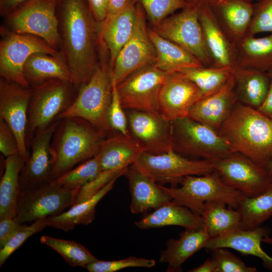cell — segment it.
<instances>
[{"label":"cell","mask_w":272,"mask_h":272,"mask_svg":"<svg viewBox=\"0 0 272 272\" xmlns=\"http://www.w3.org/2000/svg\"><path fill=\"white\" fill-rule=\"evenodd\" d=\"M40 242L56 251L72 266L85 267L98 260L86 247L76 241L43 235Z\"/></svg>","instance_id":"74e56055"},{"label":"cell","mask_w":272,"mask_h":272,"mask_svg":"<svg viewBox=\"0 0 272 272\" xmlns=\"http://www.w3.org/2000/svg\"><path fill=\"white\" fill-rule=\"evenodd\" d=\"M168 74L153 64L142 67L116 85L123 109L159 111L158 96Z\"/></svg>","instance_id":"4fadbf2b"},{"label":"cell","mask_w":272,"mask_h":272,"mask_svg":"<svg viewBox=\"0 0 272 272\" xmlns=\"http://www.w3.org/2000/svg\"><path fill=\"white\" fill-rule=\"evenodd\" d=\"M137 5V0H129L118 14L100 23L101 40L108 52L111 71L117 56L133 32Z\"/></svg>","instance_id":"cb8c5ba5"},{"label":"cell","mask_w":272,"mask_h":272,"mask_svg":"<svg viewBox=\"0 0 272 272\" xmlns=\"http://www.w3.org/2000/svg\"><path fill=\"white\" fill-rule=\"evenodd\" d=\"M238 101L258 109L267 94L270 81L269 72L236 66L233 72Z\"/></svg>","instance_id":"f546056e"},{"label":"cell","mask_w":272,"mask_h":272,"mask_svg":"<svg viewBox=\"0 0 272 272\" xmlns=\"http://www.w3.org/2000/svg\"><path fill=\"white\" fill-rule=\"evenodd\" d=\"M142 152L131 136L119 133L106 138L98 153L102 170L125 169L132 164Z\"/></svg>","instance_id":"4dcf8cb0"},{"label":"cell","mask_w":272,"mask_h":272,"mask_svg":"<svg viewBox=\"0 0 272 272\" xmlns=\"http://www.w3.org/2000/svg\"><path fill=\"white\" fill-rule=\"evenodd\" d=\"M211 238L203 227L188 229L177 239L171 238L160 252L159 262L167 264V272L182 271V265L190 257L205 246Z\"/></svg>","instance_id":"484cf974"},{"label":"cell","mask_w":272,"mask_h":272,"mask_svg":"<svg viewBox=\"0 0 272 272\" xmlns=\"http://www.w3.org/2000/svg\"><path fill=\"white\" fill-rule=\"evenodd\" d=\"M227 205L219 201L204 203L201 214L203 227L211 237L223 236L240 228L239 212Z\"/></svg>","instance_id":"e575fe53"},{"label":"cell","mask_w":272,"mask_h":272,"mask_svg":"<svg viewBox=\"0 0 272 272\" xmlns=\"http://www.w3.org/2000/svg\"><path fill=\"white\" fill-rule=\"evenodd\" d=\"M47 218L33 222L30 225L24 226L17 231L0 250V266H2L8 257L24 242L33 235L41 231L47 226Z\"/></svg>","instance_id":"b9f144b4"},{"label":"cell","mask_w":272,"mask_h":272,"mask_svg":"<svg viewBox=\"0 0 272 272\" xmlns=\"http://www.w3.org/2000/svg\"><path fill=\"white\" fill-rule=\"evenodd\" d=\"M146 18L143 7L137 2L133 32L119 52L112 70V82L116 85L136 70L155 62L156 49L149 35Z\"/></svg>","instance_id":"5bb4252c"},{"label":"cell","mask_w":272,"mask_h":272,"mask_svg":"<svg viewBox=\"0 0 272 272\" xmlns=\"http://www.w3.org/2000/svg\"><path fill=\"white\" fill-rule=\"evenodd\" d=\"M212 258L216 263V272H256L254 267L247 266L239 257L229 251L227 248H218L212 250Z\"/></svg>","instance_id":"f6af8a7d"},{"label":"cell","mask_w":272,"mask_h":272,"mask_svg":"<svg viewBox=\"0 0 272 272\" xmlns=\"http://www.w3.org/2000/svg\"><path fill=\"white\" fill-rule=\"evenodd\" d=\"M96 20L101 23L106 16L108 0H86Z\"/></svg>","instance_id":"681fc988"},{"label":"cell","mask_w":272,"mask_h":272,"mask_svg":"<svg viewBox=\"0 0 272 272\" xmlns=\"http://www.w3.org/2000/svg\"><path fill=\"white\" fill-rule=\"evenodd\" d=\"M140 229H147L169 226L196 229L203 227L201 216L188 208L173 202L163 205L134 222Z\"/></svg>","instance_id":"f1b7e54d"},{"label":"cell","mask_w":272,"mask_h":272,"mask_svg":"<svg viewBox=\"0 0 272 272\" xmlns=\"http://www.w3.org/2000/svg\"><path fill=\"white\" fill-rule=\"evenodd\" d=\"M130 134L143 151L158 154L173 150L171 121L159 111L128 110Z\"/></svg>","instance_id":"2e32d148"},{"label":"cell","mask_w":272,"mask_h":272,"mask_svg":"<svg viewBox=\"0 0 272 272\" xmlns=\"http://www.w3.org/2000/svg\"><path fill=\"white\" fill-rule=\"evenodd\" d=\"M126 168L102 171L94 179L77 189L73 205L91 198L112 179L123 175Z\"/></svg>","instance_id":"ee69618b"},{"label":"cell","mask_w":272,"mask_h":272,"mask_svg":"<svg viewBox=\"0 0 272 272\" xmlns=\"http://www.w3.org/2000/svg\"><path fill=\"white\" fill-rule=\"evenodd\" d=\"M102 171L97 154L55 180L65 188L78 189L94 179Z\"/></svg>","instance_id":"f35d334b"},{"label":"cell","mask_w":272,"mask_h":272,"mask_svg":"<svg viewBox=\"0 0 272 272\" xmlns=\"http://www.w3.org/2000/svg\"><path fill=\"white\" fill-rule=\"evenodd\" d=\"M237 102L233 73L222 88L197 102L188 116L218 131Z\"/></svg>","instance_id":"44dd1931"},{"label":"cell","mask_w":272,"mask_h":272,"mask_svg":"<svg viewBox=\"0 0 272 272\" xmlns=\"http://www.w3.org/2000/svg\"><path fill=\"white\" fill-rule=\"evenodd\" d=\"M198 6V19L206 48L216 67L236 66L235 45L223 30L208 4Z\"/></svg>","instance_id":"ffe728a7"},{"label":"cell","mask_w":272,"mask_h":272,"mask_svg":"<svg viewBox=\"0 0 272 272\" xmlns=\"http://www.w3.org/2000/svg\"><path fill=\"white\" fill-rule=\"evenodd\" d=\"M28 111L27 142L56 121L74 101L78 90L72 82L50 79L32 86Z\"/></svg>","instance_id":"8992f818"},{"label":"cell","mask_w":272,"mask_h":272,"mask_svg":"<svg viewBox=\"0 0 272 272\" xmlns=\"http://www.w3.org/2000/svg\"><path fill=\"white\" fill-rule=\"evenodd\" d=\"M272 33V0H260L253 4V12L247 35Z\"/></svg>","instance_id":"7bdbcfd3"},{"label":"cell","mask_w":272,"mask_h":272,"mask_svg":"<svg viewBox=\"0 0 272 272\" xmlns=\"http://www.w3.org/2000/svg\"><path fill=\"white\" fill-rule=\"evenodd\" d=\"M234 69L202 66L186 69L180 73L196 85L204 98L222 88L233 73Z\"/></svg>","instance_id":"8d00e7d4"},{"label":"cell","mask_w":272,"mask_h":272,"mask_svg":"<svg viewBox=\"0 0 272 272\" xmlns=\"http://www.w3.org/2000/svg\"><path fill=\"white\" fill-rule=\"evenodd\" d=\"M203 98L196 85L181 73L169 74L159 92V110L172 121L188 116L192 106Z\"/></svg>","instance_id":"d6986e66"},{"label":"cell","mask_w":272,"mask_h":272,"mask_svg":"<svg viewBox=\"0 0 272 272\" xmlns=\"http://www.w3.org/2000/svg\"><path fill=\"white\" fill-rule=\"evenodd\" d=\"M241 217L240 228L252 229L272 216V186L254 196H244L236 209Z\"/></svg>","instance_id":"d590c367"},{"label":"cell","mask_w":272,"mask_h":272,"mask_svg":"<svg viewBox=\"0 0 272 272\" xmlns=\"http://www.w3.org/2000/svg\"><path fill=\"white\" fill-rule=\"evenodd\" d=\"M157 183L177 186L189 175H204L214 172V163L206 160H193L183 157L174 150L162 154L143 151L132 164Z\"/></svg>","instance_id":"30bf717a"},{"label":"cell","mask_w":272,"mask_h":272,"mask_svg":"<svg viewBox=\"0 0 272 272\" xmlns=\"http://www.w3.org/2000/svg\"><path fill=\"white\" fill-rule=\"evenodd\" d=\"M152 29L191 53L204 66H213L198 19V6L189 5L179 13L168 16Z\"/></svg>","instance_id":"7c38bea8"},{"label":"cell","mask_w":272,"mask_h":272,"mask_svg":"<svg viewBox=\"0 0 272 272\" xmlns=\"http://www.w3.org/2000/svg\"><path fill=\"white\" fill-rule=\"evenodd\" d=\"M24 164L19 154L6 158L0 183V220L16 216L20 193V175Z\"/></svg>","instance_id":"836d02e7"},{"label":"cell","mask_w":272,"mask_h":272,"mask_svg":"<svg viewBox=\"0 0 272 272\" xmlns=\"http://www.w3.org/2000/svg\"><path fill=\"white\" fill-rule=\"evenodd\" d=\"M0 76L25 87L30 86L24 75L28 58L36 52L52 54L58 51L42 38L32 35L17 33L1 27Z\"/></svg>","instance_id":"8fae6325"},{"label":"cell","mask_w":272,"mask_h":272,"mask_svg":"<svg viewBox=\"0 0 272 272\" xmlns=\"http://www.w3.org/2000/svg\"><path fill=\"white\" fill-rule=\"evenodd\" d=\"M25 225L19 224L14 218H7L0 220V247L8 241Z\"/></svg>","instance_id":"c3c4849f"},{"label":"cell","mask_w":272,"mask_h":272,"mask_svg":"<svg viewBox=\"0 0 272 272\" xmlns=\"http://www.w3.org/2000/svg\"><path fill=\"white\" fill-rule=\"evenodd\" d=\"M219 133L232 153H240L263 166L272 158V118L238 101Z\"/></svg>","instance_id":"7a4b0ae2"},{"label":"cell","mask_w":272,"mask_h":272,"mask_svg":"<svg viewBox=\"0 0 272 272\" xmlns=\"http://www.w3.org/2000/svg\"><path fill=\"white\" fill-rule=\"evenodd\" d=\"M148 32L156 49L153 65L157 68L169 74L204 66L196 57L179 45L161 36L152 29H148Z\"/></svg>","instance_id":"83f0119b"},{"label":"cell","mask_w":272,"mask_h":272,"mask_svg":"<svg viewBox=\"0 0 272 272\" xmlns=\"http://www.w3.org/2000/svg\"><path fill=\"white\" fill-rule=\"evenodd\" d=\"M263 167L270 182L272 184V158L263 166Z\"/></svg>","instance_id":"11a10c76"},{"label":"cell","mask_w":272,"mask_h":272,"mask_svg":"<svg viewBox=\"0 0 272 272\" xmlns=\"http://www.w3.org/2000/svg\"><path fill=\"white\" fill-rule=\"evenodd\" d=\"M117 178L112 179L91 198L73 205L66 212L47 218V226L68 232L78 225H87L92 223L95 217L97 205L112 189Z\"/></svg>","instance_id":"d6a6232c"},{"label":"cell","mask_w":272,"mask_h":272,"mask_svg":"<svg viewBox=\"0 0 272 272\" xmlns=\"http://www.w3.org/2000/svg\"><path fill=\"white\" fill-rule=\"evenodd\" d=\"M123 175L128 181L131 196L129 209L132 214L155 210L171 201L170 196L158 183L133 164L126 168Z\"/></svg>","instance_id":"603a6c76"},{"label":"cell","mask_w":272,"mask_h":272,"mask_svg":"<svg viewBox=\"0 0 272 272\" xmlns=\"http://www.w3.org/2000/svg\"><path fill=\"white\" fill-rule=\"evenodd\" d=\"M59 120L51 144L55 157L53 180L98 154L107 135L81 118L68 117Z\"/></svg>","instance_id":"3957f363"},{"label":"cell","mask_w":272,"mask_h":272,"mask_svg":"<svg viewBox=\"0 0 272 272\" xmlns=\"http://www.w3.org/2000/svg\"><path fill=\"white\" fill-rule=\"evenodd\" d=\"M251 0H215L208 4L218 23L236 45L247 35L251 21Z\"/></svg>","instance_id":"7402d4cb"},{"label":"cell","mask_w":272,"mask_h":272,"mask_svg":"<svg viewBox=\"0 0 272 272\" xmlns=\"http://www.w3.org/2000/svg\"><path fill=\"white\" fill-rule=\"evenodd\" d=\"M108 119L113 130H115L125 136L131 137L128 128L127 116L123 111L116 85L113 83L112 100L108 112Z\"/></svg>","instance_id":"bcb514c9"},{"label":"cell","mask_w":272,"mask_h":272,"mask_svg":"<svg viewBox=\"0 0 272 272\" xmlns=\"http://www.w3.org/2000/svg\"><path fill=\"white\" fill-rule=\"evenodd\" d=\"M29 0H0V15L6 17Z\"/></svg>","instance_id":"f907efd6"},{"label":"cell","mask_w":272,"mask_h":272,"mask_svg":"<svg viewBox=\"0 0 272 272\" xmlns=\"http://www.w3.org/2000/svg\"><path fill=\"white\" fill-rule=\"evenodd\" d=\"M179 184V187L159 185L170 196L173 202L185 206L200 216L206 202L222 201L236 210L245 196L240 191L226 184L216 171L204 175L187 176Z\"/></svg>","instance_id":"5b68a950"},{"label":"cell","mask_w":272,"mask_h":272,"mask_svg":"<svg viewBox=\"0 0 272 272\" xmlns=\"http://www.w3.org/2000/svg\"><path fill=\"white\" fill-rule=\"evenodd\" d=\"M0 151L6 158L19 155L17 139L8 124L0 119Z\"/></svg>","instance_id":"7dc6e473"},{"label":"cell","mask_w":272,"mask_h":272,"mask_svg":"<svg viewBox=\"0 0 272 272\" xmlns=\"http://www.w3.org/2000/svg\"><path fill=\"white\" fill-rule=\"evenodd\" d=\"M153 259L129 256L116 260H97L87 265L85 268L89 272H115L128 267L151 268L156 265Z\"/></svg>","instance_id":"60d3db41"},{"label":"cell","mask_w":272,"mask_h":272,"mask_svg":"<svg viewBox=\"0 0 272 272\" xmlns=\"http://www.w3.org/2000/svg\"><path fill=\"white\" fill-rule=\"evenodd\" d=\"M56 13L63 52L78 89L90 79L104 48L100 23L86 0H57Z\"/></svg>","instance_id":"6da1fadb"},{"label":"cell","mask_w":272,"mask_h":272,"mask_svg":"<svg viewBox=\"0 0 272 272\" xmlns=\"http://www.w3.org/2000/svg\"><path fill=\"white\" fill-rule=\"evenodd\" d=\"M129 0H108L105 19L115 16L125 7Z\"/></svg>","instance_id":"f5cc1de1"},{"label":"cell","mask_w":272,"mask_h":272,"mask_svg":"<svg viewBox=\"0 0 272 272\" xmlns=\"http://www.w3.org/2000/svg\"><path fill=\"white\" fill-rule=\"evenodd\" d=\"M77 190L54 179L21 191L14 219L23 224L59 215L73 206Z\"/></svg>","instance_id":"9c48e42d"},{"label":"cell","mask_w":272,"mask_h":272,"mask_svg":"<svg viewBox=\"0 0 272 272\" xmlns=\"http://www.w3.org/2000/svg\"><path fill=\"white\" fill-rule=\"evenodd\" d=\"M269 73L270 76L269 89L264 101L257 109L265 116L272 118V71Z\"/></svg>","instance_id":"816d5d0a"},{"label":"cell","mask_w":272,"mask_h":272,"mask_svg":"<svg viewBox=\"0 0 272 272\" xmlns=\"http://www.w3.org/2000/svg\"><path fill=\"white\" fill-rule=\"evenodd\" d=\"M173 150L215 162L232 152L226 140L211 126L188 116L171 121Z\"/></svg>","instance_id":"52a82bcc"},{"label":"cell","mask_w":272,"mask_h":272,"mask_svg":"<svg viewBox=\"0 0 272 272\" xmlns=\"http://www.w3.org/2000/svg\"><path fill=\"white\" fill-rule=\"evenodd\" d=\"M56 6L57 0H29L5 17L3 26L15 33L38 36L56 50H61Z\"/></svg>","instance_id":"ba28073f"},{"label":"cell","mask_w":272,"mask_h":272,"mask_svg":"<svg viewBox=\"0 0 272 272\" xmlns=\"http://www.w3.org/2000/svg\"><path fill=\"white\" fill-rule=\"evenodd\" d=\"M143 7L146 17L153 27L179 9L191 4L185 0H137Z\"/></svg>","instance_id":"ab89813d"},{"label":"cell","mask_w":272,"mask_h":272,"mask_svg":"<svg viewBox=\"0 0 272 272\" xmlns=\"http://www.w3.org/2000/svg\"><path fill=\"white\" fill-rule=\"evenodd\" d=\"M23 71L26 80L31 86L50 79L73 83L70 69L61 50L54 54L33 53L26 61Z\"/></svg>","instance_id":"4316f807"},{"label":"cell","mask_w":272,"mask_h":272,"mask_svg":"<svg viewBox=\"0 0 272 272\" xmlns=\"http://www.w3.org/2000/svg\"><path fill=\"white\" fill-rule=\"evenodd\" d=\"M236 66L272 71V33L261 37L247 35L236 44Z\"/></svg>","instance_id":"1f68e13d"},{"label":"cell","mask_w":272,"mask_h":272,"mask_svg":"<svg viewBox=\"0 0 272 272\" xmlns=\"http://www.w3.org/2000/svg\"><path fill=\"white\" fill-rule=\"evenodd\" d=\"M213 163L223 181L245 196H256L272 186L263 166L240 153H232Z\"/></svg>","instance_id":"9a60e30c"},{"label":"cell","mask_w":272,"mask_h":272,"mask_svg":"<svg viewBox=\"0 0 272 272\" xmlns=\"http://www.w3.org/2000/svg\"><path fill=\"white\" fill-rule=\"evenodd\" d=\"M59 122L37 131L32 139L31 152L20 175V191L53 180L55 157L51 144Z\"/></svg>","instance_id":"ac0fdd59"},{"label":"cell","mask_w":272,"mask_h":272,"mask_svg":"<svg viewBox=\"0 0 272 272\" xmlns=\"http://www.w3.org/2000/svg\"><path fill=\"white\" fill-rule=\"evenodd\" d=\"M251 1H260V0H251Z\"/></svg>","instance_id":"6f0895ef"},{"label":"cell","mask_w":272,"mask_h":272,"mask_svg":"<svg viewBox=\"0 0 272 272\" xmlns=\"http://www.w3.org/2000/svg\"><path fill=\"white\" fill-rule=\"evenodd\" d=\"M216 263L212 258L208 259L201 265L188 270L189 272H216Z\"/></svg>","instance_id":"db71d44e"},{"label":"cell","mask_w":272,"mask_h":272,"mask_svg":"<svg viewBox=\"0 0 272 272\" xmlns=\"http://www.w3.org/2000/svg\"><path fill=\"white\" fill-rule=\"evenodd\" d=\"M104 58L100 60L89 80L78 89L70 106L56 120L79 118L107 134L113 131L108 119L112 96V71Z\"/></svg>","instance_id":"277c9868"},{"label":"cell","mask_w":272,"mask_h":272,"mask_svg":"<svg viewBox=\"0 0 272 272\" xmlns=\"http://www.w3.org/2000/svg\"><path fill=\"white\" fill-rule=\"evenodd\" d=\"M31 95V87H25L1 78L0 119H3L14 132L18 144L19 155L25 163L29 157L26 130Z\"/></svg>","instance_id":"e0dca14e"},{"label":"cell","mask_w":272,"mask_h":272,"mask_svg":"<svg viewBox=\"0 0 272 272\" xmlns=\"http://www.w3.org/2000/svg\"><path fill=\"white\" fill-rule=\"evenodd\" d=\"M187 2L191 5L199 6L202 4H208L209 3L215 0H185Z\"/></svg>","instance_id":"9f6ffc18"},{"label":"cell","mask_w":272,"mask_h":272,"mask_svg":"<svg viewBox=\"0 0 272 272\" xmlns=\"http://www.w3.org/2000/svg\"><path fill=\"white\" fill-rule=\"evenodd\" d=\"M269 230L261 226L244 230L239 228L227 235L211 237L205 248L213 250L218 248H231L242 254L260 258L263 266L272 271V257L261 247L262 241L267 242Z\"/></svg>","instance_id":"d4e9b609"}]
</instances>
